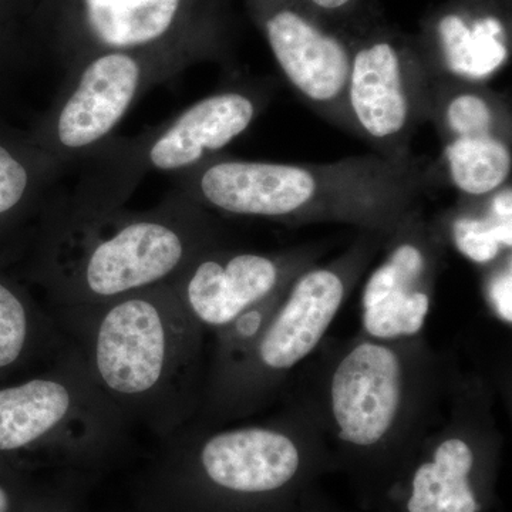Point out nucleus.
<instances>
[{
	"mask_svg": "<svg viewBox=\"0 0 512 512\" xmlns=\"http://www.w3.org/2000/svg\"><path fill=\"white\" fill-rule=\"evenodd\" d=\"M436 32L440 56L430 62L436 74L483 83L508 59L505 28L495 16L447 13Z\"/></svg>",
	"mask_w": 512,
	"mask_h": 512,
	"instance_id": "obj_19",
	"label": "nucleus"
},
{
	"mask_svg": "<svg viewBox=\"0 0 512 512\" xmlns=\"http://www.w3.org/2000/svg\"><path fill=\"white\" fill-rule=\"evenodd\" d=\"M74 490L76 488L70 483L56 487L46 485L25 512H82L79 495Z\"/></svg>",
	"mask_w": 512,
	"mask_h": 512,
	"instance_id": "obj_24",
	"label": "nucleus"
},
{
	"mask_svg": "<svg viewBox=\"0 0 512 512\" xmlns=\"http://www.w3.org/2000/svg\"><path fill=\"white\" fill-rule=\"evenodd\" d=\"M390 235L360 232L326 264L309 266L244 348L207 360L195 423L221 426L252 419L279 402L286 384L325 342L340 309Z\"/></svg>",
	"mask_w": 512,
	"mask_h": 512,
	"instance_id": "obj_6",
	"label": "nucleus"
},
{
	"mask_svg": "<svg viewBox=\"0 0 512 512\" xmlns=\"http://www.w3.org/2000/svg\"><path fill=\"white\" fill-rule=\"evenodd\" d=\"M32 471L0 461V512H25L43 488L36 485Z\"/></svg>",
	"mask_w": 512,
	"mask_h": 512,
	"instance_id": "obj_22",
	"label": "nucleus"
},
{
	"mask_svg": "<svg viewBox=\"0 0 512 512\" xmlns=\"http://www.w3.org/2000/svg\"><path fill=\"white\" fill-rule=\"evenodd\" d=\"M185 9L187 0H79L77 39L63 52L64 69L103 52L197 62L202 57L180 36Z\"/></svg>",
	"mask_w": 512,
	"mask_h": 512,
	"instance_id": "obj_15",
	"label": "nucleus"
},
{
	"mask_svg": "<svg viewBox=\"0 0 512 512\" xmlns=\"http://www.w3.org/2000/svg\"><path fill=\"white\" fill-rule=\"evenodd\" d=\"M47 309L128 423L164 440L194 421L207 372V333L170 282L97 305Z\"/></svg>",
	"mask_w": 512,
	"mask_h": 512,
	"instance_id": "obj_4",
	"label": "nucleus"
},
{
	"mask_svg": "<svg viewBox=\"0 0 512 512\" xmlns=\"http://www.w3.org/2000/svg\"><path fill=\"white\" fill-rule=\"evenodd\" d=\"M511 184L485 197H461L437 217L447 245L488 266L511 252Z\"/></svg>",
	"mask_w": 512,
	"mask_h": 512,
	"instance_id": "obj_20",
	"label": "nucleus"
},
{
	"mask_svg": "<svg viewBox=\"0 0 512 512\" xmlns=\"http://www.w3.org/2000/svg\"><path fill=\"white\" fill-rule=\"evenodd\" d=\"M187 64L148 53L103 52L67 70L49 109L29 136L67 168L114 137L141 97L171 82Z\"/></svg>",
	"mask_w": 512,
	"mask_h": 512,
	"instance_id": "obj_10",
	"label": "nucleus"
},
{
	"mask_svg": "<svg viewBox=\"0 0 512 512\" xmlns=\"http://www.w3.org/2000/svg\"><path fill=\"white\" fill-rule=\"evenodd\" d=\"M146 512H150V511H146Z\"/></svg>",
	"mask_w": 512,
	"mask_h": 512,
	"instance_id": "obj_27",
	"label": "nucleus"
},
{
	"mask_svg": "<svg viewBox=\"0 0 512 512\" xmlns=\"http://www.w3.org/2000/svg\"><path fill=\"white\" fill-rule=\"evenodd\" d=\"M293 512H346L340 510V508L335 507V505L329 504L328 501H325V498L322 495L318 494L316 491L315 494L311 495L308 500L305 501L298 508V510Z\"/></svg>",
	"mask_w": 512,
	"mask_h": 512,
	"instance_id": "obj_26",
	"label": "nucleus"
},
{
	"mask_svg": "<svg viewBox=\"0 0 512 512\" xmlns=\"http://www.w3.org/2000/svg\"><path fill=\"white\" fill-rule=\"evenodd\" d=\"M503 446L493 383L453 363L436 412L376 512H490Z\"/></svg>",
	"mask_w": 512,
	"mask_h": 512,
	"instance_id": "obj_9",
	"label": "nucleus"
},
{
	"mask_svg": "<svg viewBox=\"0 0 512 512\" xmlns=\"http://www.w3.org/2000/svg\"><path fill=\"white\" fill-rule=\"evenodd\" d=\"M272 89L237 80L195 101L158 126L133 137H111L82 158L63 185L59 201L77 211L124 207L148 174L180 175L222 156L259 119Z\"/></svg>",
	"mask_w": 512,
	"mask_h": 512,
	"instance_id": "obj_7",
	"label": "nucleus"
},
{
	"mask_svg": "<svg viewBox=\"0 0 512 512\" xmlns=\"http://www.w3.org/2000/svg\"><path fill=\"white\" fill-rule=\"evenodd\" d=\"M430 123L443 143L457 138L511 136V106L505 94L447 74H434Z\"/></svg>",
	"mask_w": 512,
	"mask_h": 512,
	"instance_id": "obj_18",
	"label": "nucleus"
},
{
	"mask_svg": "<svg viewBox=\"0 0 512 512\" xmlns=\"http://www.w3.org/2000/svg\"><path fill=\"white\" fill-rule=\"evenodd\" d=\"M434 74L423 49L402 36L352 37L346 101L355 136L380 156L412 157L414 134L430 123Z\"/></svg>",
	"mask_w": 512,
	"mask_h": 512,
	"instance_id": "obj_11",
	"label": "nucleus"
},
{
	"mask_svg": "<svg viewBox=\"0 0 512 512\" xmlns=\"http://www.w3.org/2000/svg\"><path fill=\"white\" fill-rule=\"evenodd\" d=\"M130 426L70 342L49 365L0 384V461L32 473L106 466L126 446Z\"/></svg>",
	"mask_w": 512,
	"mask_h": 512,
	"instance_id": "obj_8",
	"label": "nucleus"
},
{
	"mask_svg": "<svg viewBox=\"0 0 512 512\" xmlns=\"http://www.w3.org/2000/svg\"><path fill=\"white\" fill-rule=\"evenodd\" d=\"M221 244L215 214L177 188L143 211L70 210L57 195L16 278L42 289L47 308L97 305L168 284Z\"/></svg>",
	"mask_w": 512,
	"mask_h": 512,
	"instance_id": "obj_2",
	"label": "nucleus"
},
{
	"mask_svg": "<svg viewBox=\"0 0 512 512\" xmlns=\"http://www.w3.org/2000/svg\"><path fill=\"white\" fill-rule=\"evenodd\" d=\"M69 346L25 282L0 271V384L42 369Z\"/></svg>",
	"mask_w": 512,
	"mask_h": 512,
	"instance_id": "obj_17",
	"label": "nucleus"
},
{
	"mask_svg": "<svg viewBox=\"0 0 512 512\" xmlns=\"http://www.w3.org/2000/svg\"><path fill=\"white\" fill-rule=\"evenodd\" d=\"M511 140L485 136L446 141L437 167L440 181H448L461 197H485L501 190L510 184Z\"/></svg>",
	"mask_w": 512,
	"mask_h": 512,
	"instance_id": "obj_21",
	"label": "nucleus"
},
{
	"mask_svg": "<svg viewBox=\"0 0 512 512\" xmlns=\"http://www.w3.org/2000/svg\"><path fill=\"white\" fill-rule=\"evenodd\" d=\"M254 9L293 92L323 120L355 136L346 101L352 37L328 28L305 0H254Z\"/></svg>",
	"mask_w": 512,
	"mask_h": 512,
	"instance_id": "obj_12",
	"label": "nucleus"
},
{
	"mask_svg": "<svg viewBox=\"0 0 512 512\" xmlns=\"http://www.w3.org/2000/svg\"><path fill=\"white\" fill-rule=\"evenodd\" d=\"M174 188L212 214L289 227L343 224L392 235L440 183L436 163L380 154L332 163H272L220 156L175 175Z\"/></svg>",
	"mask_w": 512,
	"mask_h": 512,
	"instance_id": "obj_5",
	"label": "nucleus"
},
{
	"mask_svg": "<svg viewBox=\"0 0 512 512\" xmlns=\"http://www.w3.org/2000/svg\"><path fill=\"white\" fill-rule=\"evenodd\" d=\"M451 365L423 336L382 340L360 332L325 339L282 396L311 416L333 471L376 512L436 412Z\"/></svg>",
	"mask_w": 512,
	"mask_h": 512,
	"instance_id": "obj_1",
	"label": "nucleus"
},
{
	"mask_svg": "<svg viewBox=\"0 0 512 512\" xmlns=\"http://www.w3.org/2000/svg\"><path fill=\"white\" fill-rule=\"evenodd\" d=\"M305 2L323 18H335L348 13L357 0H305Z\"/></svg>",
	"mask_w": 512,
	"mask_h": 512,
	"instance_id": "obj_25",
	"label": "nucleus"
},
{
	"mask_svg": "<svg viewBox=\"0 0 512 512\" xmlns=\"http://www.w3.org/2000/svg\"><path fill=\"white\" fill-rule=\"evenodd\" d=\"M447 247L439 222L423 207L397 227L363 286L362 333L382 340L423 336Z\"/></svg>",
	"mask_w": 512,
	"mask_h": 512,
	"instance_id": "obj_13",
	"label": "nucleus"
},
{
	"mask_svg": "<svg viewBox=\"0 0 512 512\" xmlns=\"http://www.w3.org/2000/svg\"><path fill=\"white\" fill-rule=\"evenodd\" d=\"M511 268V252L485 266V298L494 315L504 323H511Z\"/></svg>",
	"mask_w": 512,
	"mask_h": 512,
	"instance_id": "obj_23",
	"label": "nucleus"
},
{
	"mask_svg": "<svg viewBox=\"0 0 512 512\" xmlns=\"http://www.w3.org/2000/svg\"><path fill=\"white\" fill-rule=\"evenodd\" d=\"M271 416L221 426L191 421L160 440L148 470L150 512H293L333 471L305 409L282 396Z\"/></svg>",
	"mask_w": 512,
	"mask_h": 512,
	"instance_id": "obj_3",
	"label": "nucleus"
},
{
	"mask_svg": "<svg viewBox=\"0 0 512 512\" xmlns=\"http://www.w3.org/2000/svg\"><path fill=\"white\" fill-rule=\"evenodd\" d=\"M67 168L33 143L0 140V271L19 264L62 190Z\"/></svg>",
	"mask_w": 512,
	"mask_h": 512,
	"instance_id": "obj_16",
	"label": "nucleus"
},
{
	"mask_svg": "<svg viewBox=\"0 0 512 512\" xmlns=\"http://www.w3.org/2000/svg\"><path fill=\"white\" fill-rule=\"evenodd\" d=\"M323 252L320 244L274 252L221 244L198 255L170 284L188 315L215 335L318 264Z\"/></svg>",
	"mask_w": 512,
	"mask_h": 512,
	"instance_id": "obj_14",
	"label": "nucleus"
}]
</instances>
